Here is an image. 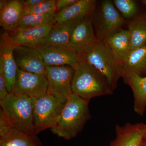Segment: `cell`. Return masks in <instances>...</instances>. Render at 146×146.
I'll use <instances>...</instances> for the list:
<instances>
[{
    "label": "cell",
    "mask_w": 146,
    "mask_h": 146,
    "mask_svg": "<svg viewBox=\"0 0 146 146\" xmlns=\"http://www.w3.org/2000/svg\"><path fill=\"white\" fill-rule=\"evenodd\" d=\"M89 102L73 93L65 104L55 126L50 129L52 133L65 140L75 138L91 118Z\"/></svg>",
    "instance_id": "obj_1"
},
{
    "label": "cell",
    "mask_w": 146,
    "mask_h": 146,
    "mask_svg": "<svg viewBox=\"0 0 146 146\" xmlns=\"http://www.w3.org/2000/svg\"><path fill=\"white\" fill-rule=\"evenodd\" d=\"M72 90L74 94L89 101L112 95L114 92L106 78L83 60L74 69Z\"/></svg>",
    "instance_id": "obj_2"
},
{
    "label": "cell",
    "mask_w": 146,
    "mask_h": 146,
    "mask_svg": "<svg viewBox=\"0 0 146 146\" xmlns=\"http://www.w3.org/2000/svg\"><path fill=\"white\" fill-rule=\"evenodd\" d=\"M33 104V99L10 93L5 99L0 101V111L14 127L24 133L35 136Z\"/></svg>",
    "instance_id": "obj_3"
},
{
    "label": "cell",
    "mask_w": 146,
    "mask_h": 146,
    "mask_svg": "<svg viewBox=\"0 0 146 146\" xmlns=\"http://www.w3.org/2000/svg\"><path fill=\"white\" fill-rule=\"evenodd\" d=\"M82 58L106 78L115 91L119 80L121 78V66L106 43L98 40L82 55Z\"/></svg>",
    "instance_id": "obj_4"
},
{
    "label": "cell",
    "mask_w": 146,
    "mask_h": 146,
    "mask_svg": "<svg viewBox=\"0 0 146 146\" xmlns=\"http://www.w3.org/2000/svg\"><path fill=\"white\" fill-rule=\"evenodd\" d=\"M90 17L98 40L103 42L123 29L126 24V20L110 0L98 2Z\"/></svg>",
    "instance_id": "obj_5"
},
{
    "label": "cell",
    "mask_w": 146,
    "mask_h": 146,
    "mask_svg": "<svg viewBox=\"0 0 146 146\" xmlns=\"http://www.w3.org/2000/svg\"><path fill=\"white\" fill-rule=\"evenodd\" d=\"M65 104L48 94L34 99L33 125L36 135L54 127Z\"/></svg>",
    "instance_id": "obj_6"
},
{
    "label": "cell",
    "mask_w": 146,
    "mask_h": 146,
    "mask_svg": "<svg viewBox=\"0 0 146 146\" xmlns=\"http://www.w3.org/2000/svg\"><path fill=\"white\" fill-rule=\"evenodd\" d=\"M74 72V69L68 65L46 67L45 76L48 83L47 94L65 104L73 94Z\"/></svg>",
    "instance_id": "obj_7"
},
{
    "label": "cell",
    "mask_w": 146,
    "mask_h": 146,
    "mask_svg": "<svg viewBox=\"0 0 146 146\" xmlns=\"http://www.w3.org/2000/svg\"><path fill=\"white\" fill-rule=\"evenodd\" d=\"M48 85L45 75L28 72L18 68L11 93L35 99L47 94Z\"/></svg>",
    "instance_id": "obj_8"
},
{
    "label": "cell",
    "mask_w": 146,
    "mask_h": 146,
    "mask_svg": "<svg viewBox=\"0 0 146 146\" xmlns=\"http://www.w3.org/2000/svg\"><path fill=\"white\" fill-rule=\"evenodd\" d=\"M36 48L42 55L46 67L68 65L75 69L83 60L82 56L68 46H52Z\"/></svg>",
    "instance_id": "obj_9"
},
{
    "label": "cell",
    "mask_w": 146,
    "mask_h": 146,
    "mask_svg": "<svg viewBox=\"0 0 146 146\" xmlns=\"http://www.w3.org/2000/svg\"><path fill=\"white\" fill-rule=\"evenodd\" d=\"M57 24L54 21L43 25L30 27H20L7 32L9 41L15 46H25L36 48L38 43Z\"/></svg>",
    "instance_id": "obj_10"
},
{
    "label": "cell",
    "mask_w": 146,
    "mask_h": 146,
    "mask_svg": "<svg viewBox=\"0 0 146 146\" xmlns=\"http://www.w3.org/2000/svg\"><path fill=\"white\" fill-rule=\"evenodd\" d=\"M36 135L27 134L14 127L0 112V146H40Z\"/></svg>",
    "instance_id": "obj_11"
},
{
    "label": "cell",
    "mask_w": 146,
    "mask_h": 146,
    "mask_svg": "<svg viewBox=\"0 0 146 146\" xmlns=\"http://www.w3.org/2000/svg\"><path fill=\"white\" fill-rule=\"evenodd\" d=\"M98 40L91 17H86L74 29L68 46L82 56Z\"/></svg>",
    "instance_id": "obj_12"
},
{
    "label": "cell",
    "mask_w": 146,
    "mask_h": 146,
    "mask_svg": "<svg viewBox=\"0 0 146 146\" xmlns=\"http://www.w3.org/2000/svg\"><path fill=\"white\" fill-rule=\"evenodd\" d=\"M13 55L19 69L28 72L45 75L46 67L42 55L36 48L16 46Z\"/></svg>",
    "instance_id": "obj_13"
},
{
    "label": "cell",
    "mask_w": 146,
    "mask_h": 146,
    "mask_svg": "<svg viewBox=\"0 0 146 146\" xmlns=\"http://www.w3.org/2000/svg\"><path fill=\"white\" fill-rule=\"evenodd\" d=\"M16 46L12 44L6 32L1 35L0 41V67L2 68L7 83L9 93H11L17 75L18 67L13 55Z\"/></svg>",
    "instance_id": "obj_14"
},
{
    "label": "cell",
    "mask_w": 146,
    "mask_h": 146,
    "mask_svg": "<svg viewBox=\"0 0 146 146\" xmlns=\"http://www.w3.org/2000/svg\"><path fill=\"white\" fill-rule=\"evenodd\" d=\"M146 125L143 123H127L115 127L116 137L110 146H140L143 140Z\"/></svg>",
    "instance_id": "obj_15"
},
{
    "label": "cell",
    "mask_w": 146,
    "mask_h": 146,
    "mask_svg": "<svg viewBox=\"0 0 146 146\" xmlns=\"http://www.w3.org/2000/svg\"><path fill=\"white\" fill-rule=\"evenodd\" d=\"M84 18H79L56 24L46 36L40 41L36 47L68 46L74 29Z\"/></svg>",
    "instance_id": "obj_16"
},
{
    "label": "cell",
    "mask_w": 146,
    "mask_h": 146,
    "mask_svg": "<svg viewBox=\"0 0 146 146\" xmlns=\"http://www.w3.org/2000/svg\"><path fill=\"white\" fill-rule=\"evenodd\" d=\"M96 0H77L63 10L57 12L55 20L57 24L79 18L90 17L96 8Z\"/></svg>",
    "instance_id": "obj_17"
},
{
    "label": "cell",
    "mask_w": 146,
    "mask_h": 146,
    "mask_svg": "<svg viewBox=\"0 0 146 146\" xmlns=\"http://www.w3.org/2000/svg\"><path fill=\"white\" fill-rule=\"evenodd\" d=\"M124 82L132 90L134 98V111L141 116H143L146 109V76L124 73L122 75Z\"/></svg>",
    "instance_id": "obj_18"
},
{
    "label": "cell",
    "mask_w": 146,
    "mask_h": 146,
    "mask_svg": "<svg viewBox=\"0 0 146 146\" xmlns=\"http://www.w3.org/2000/svg\"><path fill=\"white\" fill-rule=\"evenodd\" d=\"M118 63L122 66L132 51L128 30L122 29L105 42Z\"/></svg>",
    "instance_id": "obj_19"
},
{
    "label": "cell",
    "mask_w": 146,
    "mask_h": 146,
    "mask_svg": "<svg viewBox=\"0 0 146 146\" xmlns=\"http://www.w3.org/2000/svg\"><path fill=\"white\" fill-rule=\"evenodd\" d=\"M25 7L22 1H7L6 5L0 12V26L6 32L18 28Z\"/></svg>",
    "instance_id": "obj_20"
},
{
    "label": "cell",
    "mask_w": 146,
    "mask_h": 146,
    "mask_svg": "<svg viewBox=\"0 0 146 146\" xmlns=\"http://www.w3.org/2000/svg\"><path fill=\"white\" fill-rule=\"evenodd\" d=\"M132 51L146 46V11L130 20L127 25Z\"/></svg>",
    "instance_id": "obj_21"
},
{
    "label": "cell",
    "mask_w": 146,
    "mask_h": 146,
    "mask_svg": "<svg viewBox=\"0 0 146 146\" xmlns=\"http://www.w3.org/2000/svg\"><path fill=\"white\" fill-rule=\"evenodd\" d=\"M124 73L146 76V46L131 51L122 66V75Z\"/></svg>",
    "instance_id": "obj_22"
},
{
    "label": "cell",
    "mask_w": 146,
    "mask_h": 146,
    "mask_svg": "<svg viewBox=\"0 0 146 146\" xmlns=\"http://www.w3.org/2000/svg\"><path fill=\"white\" fill-rule=\"evenodd\" d=\"M57 12L44 14H29L21 17L18 27H30L43 25L55 21Z\"/></svg>",
    "instance_id": "obj_23"
},
{
    "label": "cell",
    "mask_w": 146,
    "mask_h": 146,
    "mask_svg": "<svg viewBox=\"0 0 146 146\" xmlns=\"http://www.w3.org/2000/svg\"><path fill=\"white\" fill-rule=\"evenodd\" d=\"M113 3L115 7L119 11L123 18L131 20L143 11H140L139 5L133 0H114Z\"/></svg>",
    "instance_id": "obj_24"
},
{
    "label": "cell",
    "mask_w": 146,
    "mask_h": 146,
    "mask_svg": "<svg viewBox=\"0 0 146 146\" xmlns=\"http://www.w3.org/2000/svg\"><path fill=\"white\" fill-rule=\"evenodd\" d=\"M56 1L44 0L43 2L36 5L26 7L24 9L23 16L29 14H44L57 12Z\"/></svg>",
    "instance_id": "obj_25"
},
{
    "label": "cell",
    "mask_w": 146,
    "mask_h": 146,
    "mask_svg": "<svg viewBox=\"0 0 146 146\" xmlns=\"http://www.w3.org/2000/svg\"><path fill=\"white\" fill-rule=\"evenodd\" d=\"M9 94L5 75L2 68L0 67V101L5 99Z\"/></svg>",
    "instance_id": "obj_26"
},
{
    "label": "cell",
    "mask_w": 146,
    "mask_h": 146,
    "mask_svg": "<svg viewBox=\"0 0 146 146\" xmlns=\"http://www.w3.org/2000/svg\"><path fill=\"white\" fill-rule=\"evenodd\" d=\"M77 0H57L56 1V9L57 12L63 10L76 1Z\"/></svg>",
    "instance_id": "obj_27"
},
{
    "label": "cell",
    "mask_w": 146,
    "mask_h": 146,
    "mask_svg": "<svg viewBox=\"0 0 146 146\" xmlns=\"http://www.w3.org/2000/svg\"><path fill=\"white\" fill-rule=\"evenodd\" d=\"M25 7L30 6L36 5L43 2L44 0H22Z\"/></svg>",
    "instance_id": "obj_28"
},
{
    "label": "cell",
    "mask_w": 146,
    "mask_h": 146,
    "mask_svg": "<svg viewBox=\"0 0 146 146\" xmlns=\"http://www.w3.org/2000/svg\"><path fill=\"white\" fill-rule=\"evenodd\" d=\"M7 1L1 0L0 1V10H2L4 8L7 4Z\"/></svg>",
    "instance_id": "obj_29"
},
{
    "label": "cell",
    "mask_w": 146,
    "mask_h": 146,
    "mask_svg": "<svg viewBox=\"0 0 146 146\" xmlns=\"http://www.w3.org/2000/svg\"><path fill=\"white\" fill-rule=\"evenodd\" d=\"M140 146H146V141L143 140Z\"/></svg>",
    "instance_id": "obj_30"
},
{
    "label": "cell",
    "mask_w": 146,
    "mask_h": 146,
    "mask_svg": "<svg viewBox=\"0 0 146 146\" xmlns=\"http://www.w3.org/2000/svg\"><path fill=\"white\" fill-rule=\"evenodd\" d=\"M142 2L146 7V0H143V1H142Z\"/></svg>",
    "instance_id": "obj_31"
},
{
    "label": "cell",
    "mask_w": 146,
    "mask_h": 146,
    "mask_svg": "<svg viewBox=\"0 0 146 146\" xmlns=\"http://www.w3.org/2000/svg\"><path fill=\"white\" fill-rule=\"evenodd\" d=\"M143 140H145V141H146V129L145 132V135H144Z\"/></svg>",
    "instance_id": "obj_32"
}]
</instances>
